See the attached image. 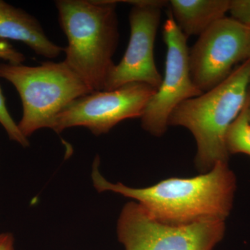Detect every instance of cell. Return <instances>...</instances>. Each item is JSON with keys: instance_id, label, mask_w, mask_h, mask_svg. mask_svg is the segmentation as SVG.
<instances>
[{"instance_id": "6da1fadb", "label": "cell", "mask_w": 250, "mask_h": 250, "mask_svg": "<svg viewBox=\"0 0 250 250\" xmlns=\"http://www.w3.org/2000/svg\"><path fill=\"white\" fill-rule=\"evenodd\" d=\"M94 161L92 179L100 192L111 191L139 202L156 220L188 225L205 220H222L229 214L236 190V177L228 163L218 162L209 172L192 178H170L152 187L132 188L106 180Z\"/></svg>"}, {"instance_id": "7a4b0ae2", "label": "cell", "mask_w": 250, "mask_h": 250, "mask_svg": "<svg viewBox=\"0 0 250 250\" xmlns=\"http://www.w3.org/2000/svg\"><path fill=\"white\" fill-rule=\"evenodd\" d=\"M116 0H57L59 22L67 39L62 62L92 92L102 91L114 66L119 41Z\"/></svg>"}, {"instance_id": "3957f363", "label": "cell", "mask_w": 250, "mask_h": 250, "mask_svg": "<svg viewBox=\"0 0 250 250\" xmlns=\"http://www.w3.org/2000/svg\"><path fill=\"white\" fill-rule=\"evenodd\" d=\"M250 78L248 59L220 84L186 100L171 113L168 126H184L196 140L195 163L200 170H211L217 163H228L227 135L246 106Z\"/></svg>"}, {"instance_id": "277c9868", "label": "cell", "mask_w": 250, "mask_h": 250, "mask_svg": "<svg viewBox=\"0 0 250 250\" xmlns=\"http://www.w3.org/2000/svg\"><path fill=\"white\" fill-rule=\"evenodd\" d=\"M0 78L10 82L19 94L22 116L18 126L27 139L38 130L53 129L67 105L92 93L63 62H46L38 66L0 63Z\"/></svg>"}, {"instance_id": "5b68a950", "label": "cell", "mask_w": 250, "mask_h": 250, "mask_svg": "<svg viewBox=\"0 0 250 250\" xmlns=\"http://www.w3.org/2000/svg\"><path fill=\"white\" fill-rule=\"evenodd\" d=\"M225 229L222 220L162 223L139 203L130 202L122 210L117 231L125 250H212L223 238Z\"/></svg>"}, {"instance_id": "8992f818", "label": "cell", "mask_w": 250, "mask_h": 250, "mask_svg": "<svg viewBox=\"0 0 250 250\" xmlns=\"http://www.w3.org/2000/svg\"><path fill=\"white\" fill-rule=\"evenodd\" d=\"M156 88L140 82L112 90L92 92L72 102L57 116L53 129L57 134L83 126L95 136L106 134L121 122L141 118Z\"/></svg>"}, {"instance_id": "52a82bcc", "label": "cell", "mask_w": 250, "mask_h": 250, "mask_svg": "<svg viewBox=\"0 0 250 250\" xmlns=\"http://www.w3.org/2000/svg\"><path fill=\"white\" fill-rule=\"evenodd\" d=\"M163 37L167 47L165 72L160 86L141 118L143 129L155 136L166 132L174 108L186 100L203 93L192 80L188 38L179 29L169 11L163 27Z\"/></svg>"}, {"instance_id": "ba28073f", "label": "cell", "mask_w": 250, "mask_h": 250, "mask_svg": "<svg viewBox=\"0 0 250 250\" xmlns=\"http://www.w3.org/2000/svg\"><path fill=\"white\" fill-rule=\"evenodd\" d=\"M132 6L130 11V39L124 56L115 64L104 90H112L134 82L159 88L163 77L154 61V42L160 24L161 10L168 6L165 0L123 1Z\"/></svg>"}, {"instance_id": "9c48e42d", "label": "cell", "mask_w": 250, "mask_h": 250, "mask_svg": "<svg viewBox=\"0 0 250 250\" xmlns=\"http://www.w3.org/2000/svg\"><path fill=\"white\" fill-rule=\"evenodd\" d=\"M250 27L225 17L199 36L189 49V64L194 83L202 93L226 80L233 67L248 60Z\"/></svg>"}, {"instance_id": "30bf717a", "label": "cell", "mask_w": 250, "mask_h": 250, "mask_svg": "<svg viewBox=\"0 0 250 250\" xmlns=\"http://www.w3.org/2000/svg\"><path fill=\"white\" fill-rule=\"evenodd\" d=\"M0 39L25 44L36 54L55 59L63 47L49 40L41 23L32 15L0 0Z\"/></svg>"}, {"instance_id": "8fae6325", "label": "cell", "mask_w": 250, "mask_h": 250, "mask_svg": "<svg viewBox=\"0 0 250 250\" xmlns=\"http://www.w3.org/2000/svg\"><path fill=\"white\" fill-rule=\"evenodd\" d=\"M231 0H171L168 11L187 38L200 36L210 26L226 17Z\"/></svg>"}, {"instance_id": "7c38bea8", "label": "cell", "mask_w": 250, "mask_h": 250, "mask_svg": "<svg viewBox=\"0 0 250 250\" xmlns=\"http://www.w3.org/2000/svg\"><path fill=\"white\" fill-rule=\"evenodd\" d=\"M0 59L10 64H22L25 62V56L17 50L9 41L0 39ZM0 125L3 126L10 140L21 145L23 147L29 146V141L23 136L7 109L6 100L0 88Z\"/></svg>"}, {"instance_id": "4fadbf2b", "label": "cell", "mask_w": 250, "mask_h": 250, "mask_svg": "<svg viewBox=\"0 0 250 250\" xmlns=\"http://www.w3.org/2000/svg\"><path fill=\"white\" fill-rule=\"evenodd\" d=\"M247 108L248 100L239 116L228 130L226 144L229 154H246L250 156V123Z\"/></svg>"}, {"instance_id": "5bb4252c", "label": "cell", "mask_w": 250, "mask_h": 250, "mask_svg": "<svg viewBox=\"0 0 250 250\" xmlns=\"http://www.w3.org/2000/svg\"><path fill=\"white\" fill-rule=\"evenodd\" d=\"M229 13L235 21L250 27V0H231Z\"/></svg>"}, {"instance_id": "9a60e30c", "label": "cell", "mask_w": 250, "mask_h": 250, "mask_svg": "<svg viewBox=\"0 0 250 250\" xmlns=\"http://www.w3.org/2000/svg\"><path fill=\"white\" fill-rule=\"evenodd\" d=\"M15 238L10 232L0 233V250H15Z\"/></svg>"}, {"instance_id": "2e32d148", "label": "cell", "mask_w": 250, "mask_h": 250, "mask_svg": "<svg viewBox=\"0 0 250 250\" xmlns=\"http://www.w3.org/2000/svg\"><path fill=\"white\" fill-rule=\"evenodd\" d=\"M248 120H249V122L250 123V92L248 93Z\"/></svg>"}, {"instance_id": "e0dca14e", "label": "cell", "mask_w": 250, "mask_h": 250, "mask_svg": "<svg viewBox=\"0 0 250 250\" xmlns=\"http://www.w3.org/2000/svg\"><path fill=\"white\" fill-rule=\"evenodd\" d=\"M248 59H250V33L249 39V45H248Z\"/></svg>"}]
</instances>
